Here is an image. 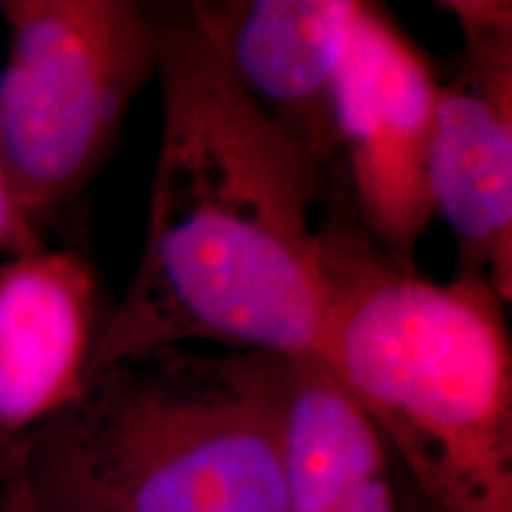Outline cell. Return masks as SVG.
<instances>
[{
    "label": "cell",
    "instance_id": "6da1fadb",
    "mask_svg": "<svg viewBox=\"0 0 512 512\" xmlns=\"http://www.w3.org/2000/svg\"><path fill=\"white\" fill-rule=\"evenodd\" d=\"M147 10L162 86L150 216L86 377L181 344L318 358L332 294L313 211L328 171L242 91L190 3Z\"/></svg>",
    "mask_w": 512,
    "mask_h": 512
},
{
    "label": "cell",
    "instance_id": "7a4b0ae2",
    "mask_svg": "<svg viewBox=\"0 0 512 512\" xmlns=\"http://www.w3.org/2000/svg\"><path fill=\"white\" fill-rule=\"evenodd\" d=\"M320 361L437 512H512V330L484 273L437 283L361 226L325 230Z\"/></svg>",
    "mask_w": 512,
    "mask_h": 512
},
{
    "label": "cell",
    "instance_id": "3957f363",
    "mask_svg": "<svg viewBox=\"0 0 512 512\" xmlns=\"http://www.w3.org/2000/svg\"><path fill=\"white\" fill-rule=\"evenodd\" d=\"M290 361L164 347L88 375L22 437L41 512H292L283 456Z\"/></svg>",
    "mask_w": 512,
    "mask_h": 512
},
{
    "label": "cell",
    "instance_id": "277c9868",
    "mask_svg": "<svg viewBox=\"0 0 512 512\" xmlns=\"http://www.w3.org/2000/svg\"><path fill=\"white\" fill-rule=\"evenodd\" d=\"M0 17L10 31L0 159L36 226L110 155L128 105L157 72L155 24L133 0H0Z\"/></svg>",
    "mask_w": 512,
    "mask_h": 512
},
{
    "label": "cell",
    "instance_id": "5b68a950",
    "mask_svg": "<svg viewBox=\"0 0 512 512\" xmlns=\"http://www.w3.org/2000/svg\"><path fill=\"white\" fill-rule=\"evenodd\" d=\"M441 81L380 5L358 3L335 88L339 171L363 233L413 268L437 219L434 145Z\"/></svg>",
    "mask_w": 512,
    "mask_h": 512
},
{
    "label": "cell",
    "instance_id": "8992f818",
    "mask_svg": "<svg viewBox=\"0 0 512 512\" xmlns=\"http://www.w3.org/2000/svg\"><path fill=\"white\" fill-rule=\"evenodd\" d=\"M460 53L441 83L434 145L437 216L451 228L460 273H484L512 226V0H448Z\"/></svg>",
    "mask_w": 512,
    "mask_h": 512
},
{
    "label": "cell",
    "instance_id": "52a82bcc",
    "mask_svg": "<svg viewBox=\"0 0 512 512\" xmlns=\"http://www.w3.org/2000/svg\"><path fill=\"white\" fill-rule=\"evenodd\" d=\"M361 0H197V22L240 88L339 171L335 88Z\"/></svg>",
    "mask_w": 512,
    "mask_h": 512
},
{
    "label": "cell",
    "instance_id": "ba28073f",
    "mask_svg": "<svg viewBox=\"0 0 512 512\" xmlns=\"http://www.w3.org/2000/svg\"><path fill=\"white\" fill-rule=\"evenodd\" d=\"M95 335L86 261L41 249L0 266V444L27 437L81 394Z\"/></svg>",
    "mask_w": 512,
    "mask_h": 512
},
{
    "label": "cell",
    "instance_id": "9c48e42d",
    "mask_svg": "<svg viewBox=\"0 0 512 512\" xmlns=\"http://www.w3.org/2000/svg\"><path fill=\"white\" fill-rule=\"evenodd\" d=\"M41 249L43 242L38 238V228L17 209L15 200H12L8 178H5L3 171V159H0V254L15 259V256L41 252Z\"/></svg>",
    "mask_w": 512,
    "mask_h": 512
},
{
    "label": "cell",
    "instance_id": "30bf717a",
    "mask_svg": "<svg viewBox=\"0 0 512 512\" xmlns=\"http://www.w3.org/2000/svg\"><path fill=\"white\" fill-rule=\"evenodd\" d=\"M3 512H41V508H38V503H36L34 491H31L27 467H24L22 439L15 444V458H12L8 486H5Z\"/></svg>",
    "mask_w": 512,
    "mask_h": 512
},
{
    "label": "cell",
    "instance_id": "8fae6325",
    "mask_svg": "<svg viewBox=\"0 0 512 512\" xmlns=\"http://www.w3.org/2000/svg\"><path fill=\"white\" fill-rule=\"evenodd\" d=\"M484 275L489 280V285L494 287L498 299L503 304H512V226L498 240V245L491 249Z\"/></svg>",
    "mask_w": 512,
    "mask_h": 512
},
{
    "label": "cell",
    "instance_id": "7c38bea8",
    "mask_svg": "<svg viewBox=\"0 0 512 512\" xmlns=\"http://www.w3.org/2000/svg\"><path fill=\"white\" fill-rule=\"evenodd\" d=\"M15 444H0V512L5 508V486H8V475L12 467V458H15Z\"/></svg>",
    "mask_w": 512,
    "mask_h": 512
}]
</instances>
